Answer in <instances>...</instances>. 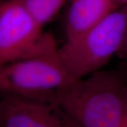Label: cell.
Masks as SVG:
<instances>
[{"label": "cell", "instance_id": "cell-9", "mask_svg": "<svg viewBox=\"0 0 127 127\" xmlns=\"http://www.w3.org/2000/svg\"><path fill=\"white\" fill-rule=\"evenodd\" d=\"M119 6H124L127 5V0H117Z\"/></svg>", "mask_w": 127, "mask_h": 127}, {"label": "cell", "instance_id": "cell-4", "mask_svg": "<svg viewBox=\"0 0 127 127\" xmlns=\"http://www.w3.org/2000/svg\"><path fill=\"white\" fill-rule=\"evenodd\" d=\"M71 81L58 51L0 65L1 93L45 99Z\"/></svg>", "mask_w": 127, "mask_h": 127}, {"label": "cell", "instance_id": "cell-10", "mask_svg": "<svg viewBox=\"0 0 127 127\" xmlns=\"http://www.w3.org/2000/svg\"><path fill=\"white\" fill-rule=\"evenodd\" d=\"M122 127H127V118L126 119V121H125V122L124 124V125H123Z\"/></svg>", "mask_w": 127, "mask_h": 127}, {"label": "cell", "instance_id": "cell-11", "mask_svg": "<svg viewBox=\"0 0 127 127\" xmlns=\"http://www.w3.org/2000/svg\"><path fill=\"white\" fill-rule=\"evenodd\" d=\"M1 100H0V114H1Z\"/></svg>", "mask_w": 127, "mask_h": 127}, {"label": "cell", "instance_id": "cell-6", "mask_svg": "<svg viewBox=\"0 0 127 127\" xmlns=\"http://www.w3.org/2000/svg\"><path fill=\"white\" fill-rule=\"evenodd\" d=\"M121 6L117 0H71L66 17V40L86 32Z\"/></svg>", "mask_w": 127, "mask_h": 127}, {"label": "cell", "instance_id": "cell-8", "mask_svg": "<svg viewBox=\"0 0 127 127\" xmlns=\"http://www.w3.org/2000/svg\"><path fill=\"white\" fill-rule=\"evenodd\" d=\"M124 57L127 59V27L125 32V35H124V42H123V45L120 52Z\"/></svg>", "mask_w": 127, "mask_h": 127}, {"label": "cell", "instance_id": "cell-2", "mask_svg": "<svg viewBox=\"0 0 127 127\" xmlns=\"http://www.w3.org/2000/svg\"><path fill=\"white\" fill-rule=\"evenodd\" d=\"M127 27V5L121 6L83 34L59 47V59L71 81L102 70L122 47Z\"/></svg>", "mask_w": 127, "mask_h": 127}, {"label": "cell", "instance_id": "cell-5", "mask_svg": "<svg viewBox=\"0 0 127 127\" xmlns=\"http://www.w3.org/2000/svg\"><path fill=\"white\" fill-rule=\"evenodd\" d=\"M0 127H76L52 101L3 93Z\"/></svg>", "mask_w": 127, "mask_h": 127}, {"label": "cell", "instance_id": "cell-1", "mask_svg": "<svg viewBox=\"0 0 127 127\" xmlns=\"http://www.w3.org/2000/svg\"><path fill=\"white\" fill-rule=\"evenodd\" d=\"M51 98L76 127H122L127 118V84L114 71L72 81Z\"/></svg>", "mask_w": 127, "mask_h": 127}, {"label": "cell", "instance_id": "cell-3", "mask_svg": "<svg viewBox=\"0 0 127 127\" xmlns=\"http://www.w3.org/2000/svg\"><path fill=\"white\" fill-rule=\"evenodd\" d=\"M42 28L19 0H0V65L58 51Z\"/></svg>", "mask_w": 127, "mask_h": 127}, {"label": "cell", "instance_id": "cell-7", "mask_svg": "<svg viewBox=\"0 0 127 127\" xmlns=\"http://www.w3.org/2000/svg\"><path fill=\"white\" fill-rule=\"evenodd\" d=\"M32 16L44 26L59 14L66 0H19Z\"/></svg>", "mask_w": 127, "mask_h": 127}]
</instances>
